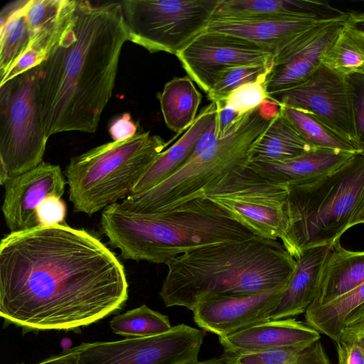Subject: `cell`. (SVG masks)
Listing matches in <instances>:
<instances>
[{
  "mask_svg": "<svg viewBox=\"0 0 364 364\" xmlns=\"http://www.w3.org/2000/svg\"><path fill=\"white\" fill-rule=\"evenodd\" d=\"M285 288L205 299L198 303L192 311L194 322L201 329L220 337L269 320L270 313Z\"/></svg>",
  "mask_w": 364,
  "mask_h": 364,
  "instance_id": "2e32d148",
  "label": "cell"
},
{
  "mask_svg": "<svg viewBox=\"0 0 364 364\" xmlns=\"http://www.w3.org/2000/svg\"><path fill=\"white\" fill-rule=\"evenodd\" d=\"M348 14L349 21L364 32V12H350Z\"/></svg>",
  "mask_w": 364,
  "mask_h": 364,
  "instance_id": "ab89813d",
  "label": "cell"
},
{
  "mask_svg": "<svg viewBox=\"0 0 364 364\" xmlns=\"http://www.w3.org/2000/svg\"><path fill=\"white\" fill-rule=\"evenodd\" d=\"M127 41L120 1L77 0L60 38L38 66L42 121L48 138L97 130Z\"/></svg>",
  "mask_w": 364,
  "mask_h": 364,
  "instance_id": "7a4b0ae2",
  "label": "cell"
},
{
  "mask_svg": "<svg viewBox=\"0 0 364 364\" xmlns=\"http://www.w3.org/2000/svg\"><path fill=\"white\" fill-rule=\"evenodd\" d=\"M296 259L282 243L257 236L188 250L168 260L159 295L166 307L193 311L213 297L286 287Z\"/></svg>",
  "mask_w": 364,
  "mask_h": 364,
  "instance_id": "3957f363",
  "label": "cell"
},
{
  "mask_svg": "<svg viewBox=\"0 0 364 364\" xmlns=\"http://www.w3.org/2000/svg\"><path fill=\"white\" fill-rule=\"evenodd\" d=\"M38 67L0 85V183L38 166L48 137L42 121Z\"/></svg>",
  "mask_w": 364,
  "mask_h": 364,
  "instance_id": "ba28073f",
  "label": "cell"
},
{
  "mask_svg": "<svg viewBox=\"0 0 364 364\" xmlns=\"http://www.w3.org/2000/svg\"><path fill=\"white\" fill-rule=\"evenodd\" d=\"M112 331L126 338H143L168 332L173 327L168 317L142 305L114 316L110 321Z\"/></svg>",
  "mask_w": 364,
  "mask_h": 364,
  "instance_id": "4dcf8cb0",
  "label": "cell"
},
{
  "mask_svg": "<svg viewBox=\"0 0 364 364\" xmlns=\"http://www.w3.org/2000/svg\"><path fill=\"white\" fill-rule=\"evenodd\" d=\"M358 224H364V202L356 215L354 216L350 223V228Z\"/></svg>",
  "mask_w": 364,
  "mask_h": 364,
  "instance_id": "60d3db41",
  "label": "cell"
},
{
  "mask_svg": "<svg viewBox=\"0 0 364 364\" xmlns=\"http://www.w3.org/2000/svg\"><path fill=\"white\" fill-rule=\"evenodd\" d=\"M349 14L322 21L296 35L275 53L267 78L268 98L304 80L321 64L322 55L336 36Z\"/></svg>",
  "mask_w": 364,
  "mask_h": 364,
  "instance_id": "5bb4252c",
  "label": "cell"
},
{
  "mask_svg": "<svg viewBox=\"0 0 364 364\" xmlns=\"http://www.w3.org/2000/svg\"><path fill=\"white\" fill-rule=\"evenodd\" d=\"M337 346L338 364H364V353L353 336L344 329Z\"/></svg>",
  "mask_w": 364,
  "mask_h": 364,
  "instance_id": "d590c367",
  "label": "cell"
},
{
  "mask_svg": "<svg viewBox=\"0 0 364 364\" xmlns=\"http://www.w3.org/2000/svg\"><path fill=\"white\" fill-rule=\"evenodd\" d=\"M220 0H124L128 41L176 55L208 26Z\"/></svg>",
  "mask_w": 364,
  "mask_h": 364,
  "instance_id": "9c48e42d",
  "label": "cell"
},
{
  "mask_svg": "<svg viewBox=\"0 0 364 364\" xmlns=\"http://www.w3.org/2000/svg\"><path fill=\"white\" fill-rule=\"evenodd\" d=\"M320 339V333L295 318L267 320L219 337L224 353H246L306 346Z\"/></svg>",
  "mask_w": 364,
  "mask_h": 364,
  "instance_id": "e0dca14e",
  "label": "cell"
},
{
  "mask_svg": "<svg viewBox=\"0 0 364 364\" xmlns=\"http://www.w3.org/2000/svg\"><path fill=\"white\" fill-rule=\"evenodd\" d=\"M137 127L132 122L129 114H124L114 121L109 128L113 141L123 140L137 133Z\"/></svg>",
  "mask_w": 364,
  "mask_h": 364,
  "instance_id": "8d00e7d4",
  "label": "cell"
},
{
  "mask_svg": "<svg viewBox=\"0 0 364 364\" xmlns=\"http://www.w3.org/2000/svg\"><path fill=\"white\" fill-rule=\"evenodd\" d=\"M350 94L354 126L360 153L364 155V70L346 76Z\"/></svg>",
  "mask_w": 364,
  "mask_h": 364,
  "instance_id": "836d02e7",
  "label": "cell"
},
{
  "mask_svg": "<svg viewBox=\"0 0 364 364\" xmlns=\"http://www.w3.org/2000/svg\"><path fill=\"white\" fill-rule=\"evenodd\" d=\"M201 99V94L188 75L175 77L166 82L159 100L168 128L178 134L187 130L198 116Z\"/></svg>",
  "mask_w": 364,
  "mask_h": 364,
  "instance_id": "4316f807",
  "label": "cell"
},
{
  "mask_svg": "<svg viewBox=\"0 0 364 364\" xmlns=\"http://www.w3.org/2000/svg\"><path fill=\"white\" fill-rule=\"evenodd\" d=\"M211 200L261 237L282 240L288 225V186L244 166L205 188Z\"/></svg>",
  "mask_w": 364,
  "mask_h": 364,
  "instance_id": "30bf717a",
  "label": "cell"
},
{
  "mask_svg": "<svg viewBox=\"0 0 364 364\" xmlns=\"http://www.w3.org/2000/svg\"><path fill=\"white\" fill-rule=\"evenodd\" d=\"M331 245L312 247L296 259V267L269 320L288 318L305 313L317 296Z\"/></svg>",
  "mask_w": 364,
  "mask_h": 364,
  "instance_id": "d6986e66",
  "label": "cell"
},
{
  "mask_svg": "<svg viewBox=\"0 0 364 364\" xmlns=\"http://www.w3.org/2000/svg\"><path fill=\"white\" fill-rule=\"evenodd\" d=\"M270 72L242 84L232 90L224 100L215 104L232 110L239 116L245 115L259 107L268 99L267 78Z\"/></svg>",
  "mask_w": 364,
  "mask_h": 364,
  "instance_id": "d6a6232c",
  "label": "cell"
},
{
  "mask_svg": "<svg viewBox=\"0 0 364 364\" xmlns=\"http://www.w3.org/2000/svg\"><path fill=\"white\" fill-rule=\"evenodd\" d=\"M220 358L228 364H331L320 341L262 352L224 353Z\"/></svg>",
  "mask_w": 364,
  "mask_h": 364,
  "instance_id": "f546056e",
  "label": "cell"
},
{
  "mask_svg": "<svg viewBox=\"0 0 364 364\" xmlns=\"http://www.w3.org/2000/svg\"><path fill=\"white\" fill-rule=\"evenodd\" d=\"M314 149L284 118L279 109L267 129L252 146L248 164L285 161Z\"/></svg>",
  "mask_w": 364,
  "mask_h": 364,
  "instance_id": "d4e9b609",
  "label": "cell"
},
{
  "mask_svg": "<svg viewBox=\"0 0 364 364\" xmlns=\"http://www.w3.org/2000/svg\"><path fill=\"white\" fill-rule=\"evenodd\" d=\"M355 154H356L315 148L291 159L252 162L249 163L247 166L270 181L291 186L328 174L343 166Z\"/></svg>",
  "mask_w": 364,
  "mask_h": 364,
  "instance_id": "ffe728a7",
  "label": "cell"
},
{
  "mask_svg": "<svg viewBox=\"0 0 364 364\" xmlns=\"http://www.w3.org/2000/svg\"><path fill=\"white\" fill-rule=\"evenodd\" d=\"M66 183L60 167L45 161L8 180L4 184L2 212L11 232L39 227L37 208L49 196L61 198Z\"/></svg>",
  "mask_w": 364,
  "mask_h": 364,
  "instance_id": "9a60e30c",
  "label": "cell"
},
{
  "mask_svg": "<svg viewBox=\"0 0 364 364\" xmlns=\"http://www.w3.org/2000/svg\"><path fill=\"white\" fill-rule=\"evenodd\" d=\"M193 364H228V363L220 357L219 358H213L203 360V361L198 360Z\"/></svg>",
  "mask_w": 364,
  "mask_h": 364,
  "instance_id": "b9f144b4",
  "label": "cell"
},
{
  "mask_svg": "<svg viewBox=\"0 0 364 364\" xmlns=\"http://www.w3.org/2000/svg\"><path fill=\"white\" fill-rule=\"evenodd\" d=\"M363 284L364 251L346 250L338 240L331 245L317 296L309 308L328 304Z\"/></svg>",
  "mask_w": 364,
  "mask_h": 364,
  "instance_id": "603a6c76",
  "label": "cell"
},
{
  "mask_svg": "<svg viewBox=\"0 0 364 364\" xmlns=\"http://www.w3.org/2000/svg\"><path fill=\"white\" fill-rule=\"evenodd\" d=\"M269 99L314 114L358 146L349 88L343 76L321 64L301 83ZM359 148V147H358Z\"/></svg>",
  "mask_w": 364,
  "mask_h": 364,
  "instance_id": "7c38bea8",
  "label": "cell"
},
{
  "mask_svg": "<svg viewBox=\"0 0 364 364\" xmlns=\"http://www.w3.org/2000/svg\"><path fill=\"white\" fill-rule=\"evenodd\" d=\"M329 3L311 0H220L212 19L229 20L255 16H311L330 20L345 17Z\"/></svg>",
  "mask_w": 364,
  "mask_h": 364,
  "instance_id": "44dd1931",
  "label": "cell"
},
{
  "mask_svg": "<svg viewBox=\"0 0 364 364\" xmlns=\"http://www.w3.org/2000/svg\"><path fill=\"white\" fill-rule=\"evenodd\" d=\"M176 56L188 76L207 94L223 70L239 65L273 63L275 53L242 38L205 31Z\"/></svg>",
  "mask_w": 364,
  "mask_h": 364,
  "instance_id": "4fadbf2b",
  "label": "cell"
},
{
  "mask_svg": "<svg viewBox=\"0 0 364 364\" xmlns=\"http://www.w3.org/2000/svg\"><path fill=\"white\" fill-rule=\"evenodd\" d=\"M355 338L364 353V321L346 328Z\"/></svg>",
  "mask_w": 364,
  "mask_h": 364,
  "instance_id": "f35d334b",
  "label": "cell"
},
{
  "mask_svg": "<svg viewBox=\"0 0 364 364\" xmlns=\"http://www.w3.org/2000/svg\"><path fill=\"white\" fill-rule=\"evenodd\" d=\"M364 202V155L333 171L288 186V225L282 243L295 259L310 248L331 245L350 228Z\"/></svg>",
  "mask_w": 364,
  "mask_h": 364,
  "instance_id": "8992f818",
  "label": "cell"
},
{
  "mask_svg": "<svg viewBox=\"0 0 364 364\" xmlns=\"http://www.w3.org/2000/svg\"><path fill=\"white\" fill-rule=\"evenodd\" d=\"M24 364V363H21ZM36 364H80L74 348L64 350L59 355L51 356Z\"/></svg>",
  "mask_w": 364,
  "mask_h": 364,
  "instance_id": "74e56055",
  "label": "cell"
},
{
  "mask_svg": "<svg viewBox=\"0 0 364 364\" xmlns=\"http://www.w3.org/2000/svg\"><path fill=\"white\" fill-rule=\"evenodd\" d=\"M273 63L251 64L232 67L220 72L207 92L208 98L215 103L220 102L235 89L270 72Z\"/></svg>",
  "mask_w": 364,
  "mask_h": 364,
  "instance_id": "1f68e13d",
  "label": "cell"
},
{
  "mask_svg": "<svg viewBox=\"0 0 364 364\" xmlns=\"http://www.w3.org/2000/svg\"><path fill=\"white\" fill-rule=\"evenodd\" d=\"M321 63L345 77L364 70V32L348 19L323 52Z\"/></svg>",
  "mask_w": 364,
  "mask_h": 364,
  "instance_id": "83f0119b",
  "label": "cell"
},
{
  "mask_svg": "<svg viewBox=\"0 0 364 364\" xmlns=\"http://www.w3.org/2000/svg\"><path fill=\"white\" fill-rule=\"evenodd\" d=\"M217 105L211 102L198 114L195 122L169 148L162 151L135 185L132 194L153 188L171 176L188 159L200 136L214 122Z\"/></svg>",
  "mask_w": 364,
  "mask_h": 364,
  "instance_id": "7402d4cb",
  "label": "cell"
},
{
  "mask_svg": "<svg viewBox=\"0 0 364 364\" xmlns=\"http://www.w3.org/2000/svg\"><path fill=\"white\" fill-rule=\"evenodd\" d=\"M28 0L6 4L0 13V82L28 48L33 38L26 16Z\"/></svg>",
  "mask_w": 364,
  "mask_h": 364,
  "instance_id": "484cf974",
  "label": "cell"
},
{
  "mask_svg": "<svg viewBox=\"0 0 364 364\" xmlns=\"http://www.w3.org/2000/svg\"><path fill=\"white\" fill-rule=\"evenodd\" d=\"M36 214L40 226L65 224L66 205L60 198L49 196L40 204Z\"/></svg>",
  "mask_w": 364,
  "mask_h": 364,
  "instance_id": "e575fe53",
  "label": "cell"
},
{
  "mask_svg": "<svg viewBox=\"0 0 364 364\" xmlns=\"http://www.w3.org/2000/svg\"><path fill=\"white\" fill-rule=\"evenodd\" d=\"M128 298L124 268L88 232L65 224L10 232L0 244V316L23 331H75Z\"/></svg>",
  "mask_w": 364,
  "mask_h": 364,
  "instance_id": "6da1fadb",
  "label": "cell"
},
{
  "mask_svg": "<svg viewBox=\"0 0 364 364\" xmlns=\"http://www.w3.org/2000/svg\"><path fill=\"white\" fill-rule=\"evenodd\" d=\"M306 323L335 343L343 331L364 321V284L324 305L309 308Z\"/></svg>",
  "mask_w": 364,
  "mask_h": 364,
  "instance_id": "cb8c5ba5",
  "label": "cell"
},
{
  "mask_svg": "<svg viewBox=\"0 0 364 364\" xmlns=\"http://www.w3.org/2000/svg\"><path fill=\"white\" fill-rule=\"evenodd\" d=\"M280 112L312 147L360 153L355 144L336 132L314 114L284 105H280Z\"/></svg>",
  "mask_w": 364,
  "mask_h": 364,
  "instance_id": "f1b7e54d",
  "label": "cell"
},
{
  "mask_svg": "<svg viewBox=\"0 0 364 364\" xmlns=\"http://www.w3.org/2000/svg\"><path fill=\"white\" fill-rule=\"evenodd\" d=\"M100 227L123 258L156 264L200 247L257 237L205 197L151 213L115 203L102 210Z\"/></svg>",
  "mask_w": 364,
  "mask_h": 364,
  "instance_id": "277c9868",
  "label": "cell"
},
{
  "mask_svg": "<svg viewBox=\"0 0 364 364\" xmlns=\"http://www.w3.org/2000/svg\"><path fill=\"white\" fill-rule=\"evenodd\" d=\"M149 132L73 157L64 171L75 212L90 216L132 194L144 172L171 143Z\"/></svg>",
  "mask_w": 364,
  "mask_h": 364,
  "instance_id": "52a82bcc",
  "label": "cell"
},
{
  "mask_svg": "<svg viewBox=\"0 0 364 364\" xmlns=\"http://www.w3.org/2000/svg\"><path fill=\"white\" fill-rule=\"evenodd\" d=\"M324 21L328 20L311 16L213 19L205 31L242 38L270 49L275 53L294 36Z\"/></svg>",
  "mask_w": 364,
  "mask_h": 364,
  "instance_id": "ac0fdd59",
  "label": "cell"
},
{
  "mask_svg": "<svg viewBox=\"0 0 364 364\" xmlns=\"http://www.w3.org/2000/svg\"><path fill=\"white\" fill-rule=\"evenodd\" d=\"M203 338V331L181 323L156 336L83 343L74 348L80 364H193Z\"/></svg>",
  "mask_w": 364,
  "mask_h": 364,
  "instance_id": "8fae6325",
  "label": "cell"
},
{
  "mask_svg": "<svg viewBox=\"0 0 364 364\" xmlns=\"http://www.w3.org/2000/svg\"><path fill=\"white\" fill-rule=\"evenodd\" d=\"M279 109L278 103L268 98L259 107L240 117L224 134L218 131L216 114L191 156L178 171L153 188L127 196L120 205L132 213H151L204 197L205 188L247 165L252 146Z\"/></svg>",
  "mask_w": 364,
  "mask_h": 364,
  "instance_id": "5b68a950",
  "label": "cell"
}]
</instances>
